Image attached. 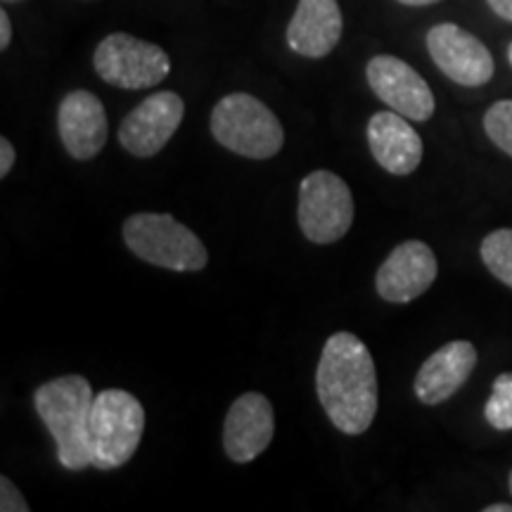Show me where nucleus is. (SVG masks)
<instances>
[{"label":"nucleus","instance_id":"16","mask_svg":"<svg viewBox=\"0 0 512 512\" xmlns=\"http://www.w3.org/2000/svg\"><path fill=\"white\" fill-rule=\"evenodd\" d=\"M342 29V10L337 0H299L287 27V43L297 55L318 60L337 48Z\"/></svg>","mask_w":512,"mask_h":512},{"label":"nucleus","instance_id":"1","mask_svg":"<svg viewBox=\"0 0 512 512\" xmlns=\"http://www.w3.org/2000/svg\"><path fill=\"white\" fill-rule=\"evenodd\" d=\"M316 389L323 411L339 432L363 434L377 415V373L361 337L335 332L325 342L316 370Z\"/></svg>","mask_w":512,"mask_h":512},{"label":"nucleus","instance_id":"28","mask_svg":"<svg viewBox=\"0 0 512 512\" xmlns=\"http://www.w3.org/2000/svg\"><path fill=\"white\" fill-rule=\"evenodd\" d=\"M3 3H17V0H3Z\"/></svg>","mask_w":512,"mask_h":512},{"label":"nucleus","instance_id":"20","mask_svg":"<svg viewBox=\"0 0 512 512\" xmlns=\"http://www.w3.org/2000/svg\"><path fill=\"white\" fill-rule=\"evenodd\" d=\"M0 510L3 512H29L27 498L19 494V489L8 477H0Z\"/></svg>","mask_w":512,"mask_h":512},{"label":"nucleus","instance_id":"9","mask_svg":"<svg viewBox=\"0 0 512 512\" xmlns=\"http://www.w3.org/2000/svg\"><path fill=\"white\" fill-rule=\"evenodd\" d=\"M366 76L373 93L389 110L411 121H427L434 114V95L427 81L408 62L394 55H377L368 62Z\"/></svg>","mask_w":512,"mask_h":512},{"label":"nucleus","instance_id":"5","mask_svg":"<svg viewBox=\"0 0 512 512\" xmlns=\"http://www.w3.org/2000/svg\"><path fill=\"white\" fill-rule=\"evenodd\" d=\"M145 432L143 403L124 389L95 394L91 411V463L98 470H117L138 451Z\"/></svg>","mask_w":512,"mask_h":512},{"label":"nucleus","instance_id":"4","mask_svg":"<svg viewBox=\"0 0 512 512\" xmlns=\"http://www.w3.org/2000/svg\"><path fill=\"white\" fill-rule=\"evenodd\" d=\"M121 233L126 247L138 259L166 271L195 273L209 261L202 240L169 214H133L126 219Z\"/></svg>","mask_w":512,"mask_h":512},{"label":"nucleus","instance_id":"19","mask_svg":"<svg viewBox=\"0 0 512 512\" xmlns=\"http://www.w3.org/2000/svg\"><path fill=\"white\" fill-rule=\"evenodd\" d=\"M484 131L498 150L512 157V100H498L486 110Z\"/></svg>","mask_w":512,"mask_h":512},{"label":"nucleus","instance_id":"17","mask_svg":"<svg viewBox=\"0 0 512 512\" xmlns=\"http://www.w3.org/2000/svg\"><path fill=\"white\" fill-rule=\"evenodd\" d=\"M479 254L491 275L512 290V228H501L486 235Z\"/></svg>","mask_w":512,"mask_h":512},{"label":"nucleus","instance_id":"14","mask_svg":"<svg viewBox=\"0 0 512 512\" xmlns=\"http://www.w3.org/2000/svg\"><path fill=\"white\" fill-rule=\"evenodd\" d=\"M57 128L64 150L79 162H88L107 143V114L102 102L88 91H72L57 112Z\"/></svg>","mask_w":512,"mask_h":512},{"label":"nucleus","instance_id":"8","mask_svg":"<svg viewBox=\"0 0 512 512\" xmlns=\"http://www.w3.org/2000/svg\"><path fill=\"white\" fill-rule=\"evenodd\" d=\"M427 50L448 79L458 86L477 88L494 79V57L489 48L458 24L444 22L430 29Z\"/></svg>","mask_w":512,"mask_h":512},{"label":"nucleus","instance_id":"18","mask_svg":"<svg viewBox=\"0 0 512 512\" xmlns=\"http://www.w3.org/2000/svg\"><path fill=\"white\" fill-rule=\"evenodd\" d=\"M484 418L494 430L512 432V373H501L494 380Z\"/></svg>","mask_w":512,"mask_h":512},{"label":"nucleus","instance_id":"23","mask_svg":"<svg viewBox=\"0 0 512 512\" xmlns=\"http://www.w3.org/2000/svg\"><path fill=\"white\" fill-rule=\"evenodd\" d=\"M10 38H12V24L8 12H0V50H5L10 46Z\"/></svg>","mask_w":512,"mask_h":512},{"label":"nucleus","instance_id":"26","mask_svg":"<svg viewBox=\"0 0 512 512\" xmlns=\"http://www.w3.org/2000/svg\"><path fill=\"white\" fill-rule=\"evenodd\" d=\"M508 60H510V64H512V43H510V48H508Z\"/></svg>","mask_w":512,"mask_h":512},{"label":"nucleus","instance_id":"15","mask_svg":"<svg viewBox=\"0 0 512 512\" xmlns=\"http://www.w3.org/2000/svg\"><path fill=\"white\" fill-rule=\"evenodd\" d=\"M399 112H377L368 121V145L375 162L392 176H411L422 162V138Z\"/></svg>","mask_w":512,"mask_h":512},{"label":"nucleus","instance_id":"21","mask_svg":"<svg viewBox=\"0 0 512 512\" xmlns=\"http://www.w3.org/2000/svg\"><path fill=\"white\" fill-rule=\"evenodd\" d=\"M12 166H15V147L8 138H0V176H8Z\"/></svg>","mask_w":512,"mask_h":512},{"label":"nucleus","instance_id":"24","mask_svg":"<svg viewBox=\"0 0 512 512\" xmlns=\"http://www.w3.org/2000/svg\"><path fill=\"white\" fill-rule=\"evenodd\" d=\"M396 3L411 5V8H422V5H434V3H439V0H396Z\"/></svg>","mask_w":512,"mask_h":512},{"label":"nucleus","instance_id":"10","mask_svg":"<svg viewBox=\"0 0 512 512\" xmlns=\"http://www.w3.org/2000/svg\"><path fill=\"white\" fill-rule=\"evenodd\" d=\"M185 105L181 95L162 91L140 102L119 126V143L133 157H155L181 126Z\"/></svg>","mask_w":512,"mask_h":512},{"label":"nucleus","instance_id":"7","mask_svg":"<svg viewBox=\"0 0 512 512\" xmlns=\"http://www.w3.org/2000/svg\"><path fill=\"white\" fill-rule=\"evenodd\" d=\"M93 64L102 81L126 91L157 86L171 72V60L162 48L131 34H112L100 41Z\"/></svg>","mask_w":512,"mask_h":512},{"label":"nucleus","instance_id":"22","mask_svg":"<svg viewBox=\"0 0 512 512\" xmlns=\"http://www.w3.org/2000/svg\"><path fill=\"white\" fill-rule=\"evenodd\" d=\"M486 3H489V8L498 17L505 19V22H512V0H486Z\"/></svg>","mask_w":512,"mask_h":512},{"label":"nucleus","instance_id":"3","mask_svg":"<svg viewBox=\"0 0 512 512\" xmlns=\"http://www.w3.org/2000/svg\"><path fill=\"white\" fill-rule=\"evenodd\" d=\"M211 136L247 159H271L285 143L278 117L249 93H230L219 100L211 112Z\"/></svg>","mask_w":512,"mask_h":512},{"label":"nucleus","instance_id":"6","mask_svg":"<svg viewBox=\"0 0 512 512\" xmlns=\"http://www.w3.org/2000/svg\"><path fill=\"white\" fill-rule=\"evenodd\" d=\"M299 228L306 240L332 245L354 223V197L349 185L332 171H313L299 185Z\"/></svg>","mask_w":512,"mask_h":512},{"label":"nucleus","instance_id":"25","mask_svg":"<svg viewBox=\"0 0 512 512\" xmlns=\"http://www.w3.org/2000/svg\"><path fill=\"white\" fill-rule=\"evenodd\" d=\"M484 512H512V505L505 503H496V505H486Z\"/></svg>","mask_w":512,"mask_h":512},{"label":"nucleus","instance_id":"27","mask_svg":"<svg viewBox=\"0 0 512 512\" xmlns=\"http://www.w3.org/2000/svg\"><path fill=\"white\" fill-rule=\"evenodd\" d=\"M508 484H510V494H512V472H510V477H508Z\"/></svg>","mask_w":512,"mask_h":512},{"label":"nucleus","instance_id":"12","mask_svg":"<svg viewBox=\"0 0 512 512\" xmlns=\"http://www.w3.org/2000/svg\"><path fill=\"white\" fill-rule=\"evenodd\" d=\"M275 434L273 406L264 394L247 392L230 406L223 425V448L233 463H252L271 446Z\"/></svg>","mask_w":512,"mask_h":512},{"label":"nucleus","instance_id":"13","mask_svg":"<svg viewBox=\"0 0 512 512\" xmlns=\"http://www.w3.org/2000/svg\"><path fill=\"white\" fill-rule=\"evenodd\" d=\"M477 358L475 344L465 339L444 344L420 366L413 382L415 396L425 406H439L448 401L470 380L472 370L477 368Z\"/></svg>","mask_w":512,"mask_h":512},{"label":"nucleus","instance_id":"11","mask_svg":"<svg viewBox=\"0 0 512 512\" xmlns=\"http://www.w3.org/2000/svg\"><path fill=\"white\" fill-rule=\"evenodd\" d=\"M439 264L432 247L422 240H406L384 259L375 275L377 294L384 302L408 304L430 290Z\"/></svg>","mask_w":512,"mask_h":512},{"label":"nucleus","instance_id":"2","mask_svg":"<svg viewBox=\"0 0 512 512\" xmlns=\"http://www.w3.org/2000/svg\"><path fill=\"white\" fill-rule=\"evenodd\" d=\"M93 387L86 377L64 375L55 377L36 389L34 406L43 425L53 434L57 458L64 470H86L91 463V411Z\"/></svg>","mask_w":512,"mask_h":512}]
</instances>
